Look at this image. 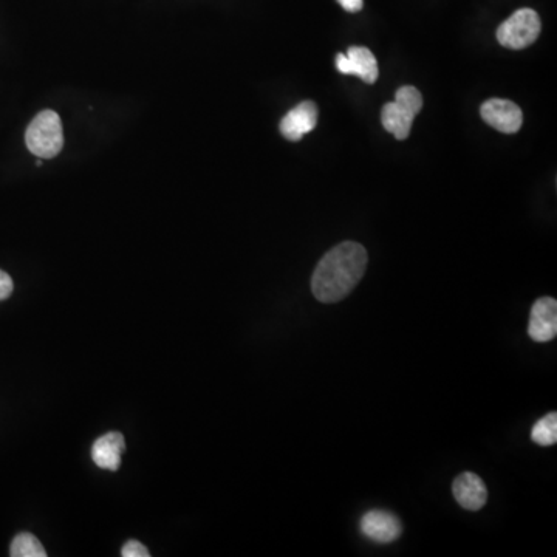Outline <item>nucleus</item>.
<instances>
[{"label":"nucleus","instance_id":"1a4fd4ad","mask_svg":"<svg viewBox=\"0 0 557 557\" xmlns=\"http://www.w3.org/2000/svg\"><path fill=\"white\" fill-rule=\"evenodd\" d=\"M452 493L458 505L468 511L482 510L488 500V489L479 475L463 472L452 485Z\"/></svg>","mask_w":557,"mask_h":557},{"label":"nucleus","instance_id":"dca6fc26","mask_svg":"<svg viewBox=\"0 0 557 557\" xmlns=\"http://www.w3.org/2000/svg\"><path fill=\"white\" fill-rule=\"evenodd\" d=\"M338 2L349 13H358V11L363 10V0H338Z\"/></svg>","mask_w":557,"mask_h":557},{"label":"nucleus","instance_id":"f257e3e1","mask_svg":"<svg viewBox=\"0 0 557 557\" xmlns=\"http://www.w3.org/2000/svg\"><path fill=\"white\" fill-rule=\"evenodd\" d=\"M366 248L342 242L322 257L311 277V291L319 302L335 304L346 299L366 273Z\"/></svg>","mask_w":557,"mask_h":557},{"label":"nucleus","instance_id":"39448f33","mask_svg":"<svg viewBox=\"0 0 557 557\" xmlns=\"http://www.w3.org/2000/svg\"><path fill=\"white\" fill-rule=\"evenodd\" d=\"M361 533L376 544H390L403 534L401 520L384 510L367 511L361 517Z\"/></svg>","mask_w":557,"mask_h":557},{"label":"nucleus","instance_id":"423d86ee","mask_svg":"<svg viewBox=\"0 0 557 557\" xmlns=\"http://www.w3.org/2000/svg\"><path fill=\"white\" fill-rule=\"evenodd\" d=\"M483 121L502 134H516L523 123V113L517 104L506 100H489L480 107Z\"/></svg>","mask_w":557,"mask_h":557},{"label":"nucleus","instance_id":"9d476101","mask_svg":"<svg viewBox=\"0 0 557 557\" xmlns=\"http://www.w3.org/2000/svg\"><path fill=\"white\" fill-rule=\"evenodd\" d=\"M318 124V107L313 101H304L285 115L281 121V134L287 140L299 141Z\"/></svg>","mask_w":557,"mask_h":557},{"label":"nucleus","instance_id":"7ed1b4c3","mask_svg":"<svg viewBox=\"0 0 557 557\" xmlns=\"http://www.w3.org/2000/svg\"><path fill=\"white\" fill-rule=\"evenodd\" d=\"M25 143L36 157H56L64 147V132L58 113L53 110L38 113L28 126Z\"/></svg>","mask_w":557,"mask_h":557},{"label":"nucleus","instance_id":"ddd939ff","mask_svg":"<svg viewBox=\"0 0 557 557\" xmlns=\"http://www.w3.org/2000/svg\"><path fill=\"white\" fill-rule=\"evenodd\" d=\"M10 556L13 557H45L44 547L33 534L22 533L11 542Z\"/></svg>","mask_w":557,"mask_h":557},{"label":"nucleus","instance_id":"6e6552de","mask_svg":"<svg viewBox=\"0 0 557 557\" xmlns=\"http://www.w3.org/2000/svg\"><path fill=\"white\" fill-rule=\"evenodd\" d=\"M528 335L533 341L548 342L557 335V301L554 298L537 299L531 308Z\"/></svg>","mask_w":557,"mask_h":557},{"label":"nucleus","instance_id":"9b49d317","mask_svg":"<svg viewBox=\"0 0 557 557\" xmlns=\"http://www.w3.org/2000/svg\"><path fill=\"white\" fill-rule=\"evenodd\" d=\"M124 451H126V440L123 434L109 432L93 443L92 460L98 468L118 471Z\"/></svg>","mask_w":557,"mask_h":557},{"label":"nucleus","instance_id":"2eb2a0df","mask_svg":"<svg viewBox=\"0 0 557 557\" xmlns=\"http://www.w3.org/2000/svg\"><path fill=\"white\" fill-rule=\"evenodd\" d=\"M13 288V279L5 271L0 270V301L10 298Z\"/></svg>","mask_w":557,"mask_h":557},{"label":"nucleus","instance_id":"0eeeda50","mask_svg":"<svg viewBox=\"0 0 557 557\" xmlns=\"http://www.w3.org/2000/svg\"><path fill=\"white\" fill-rule=\"evenodd\" d=\"M336 69L342 75H355L363 79L364 83H375L380 76L378 62L375 56L366 47H350L347 55L339 53L336 56Z\"/></svg>","mask_w":557,"mask_h":557},{"label":"nucleus","instance_id":"4468645a","mask_svg":"<svg viewBox=\"0 0 557 557\" xmlns=\"http://www.w3.org/2000/svg\"><path fill=\"white\" fill-rule=\"evenodd\" d=\"M124 557H149L151 553L144 547L141 542L138 540H129L126 542L123 547V551H121Z\"/></svg>","mask_w":557,"mask_h":557},{"label":"nucleus","instance_id":"f03ea898","mask_svg":"<svg viewBox=\"0 0 557 557\" xmlns=\"http://www.w3.org/2000/svg\"><path fill=\"white\" fill-rule=\"evenodd\" d=\"M423 107V96L415 87L406 86L397 90L395 101L387 103L381 110L384 129L395 135L397 140H406L411 134L412 123Z\"/></svg>","mask_w":557,"mask_h":557},{"label":"nucleus","instance_id":"f8f14e48","mask_svg":"<svg viewBox=\"0 0 557 557\" xmlns=\"http://www.w3.org/2000/svg\"><path fill=\"white\" fill-rule=\"evenodd\" d=\"M531 440L539 446H553L557 441V414L545 415L542 420L534 424L533 431H531Z\"/></svg>","mask_w":557,"mask_h":557},{"label":"nucleus","instance_id":"20e7f679","mask_svg":"<svg viewBox=\"0 0 557 557\" xmlns=\"http://www.w3.org/2000/svg\"><path fill=\"white\" fill-rule=\"evenodd\" d=\"M542 24L539 14L531 8H522L506 19L497 30V41L511 50H523L539 38Z\"/></svg>","mask_w":557,"mask_h":557}]
</instances>
